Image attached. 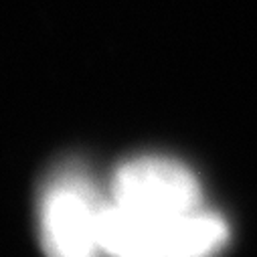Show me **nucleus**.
<instances>
[{"label":"nucleus","instance_id":"1","mask_svg":"<svg viewBox=\"0 0 257 257\" xmlns=\"http://www.w3.org/2000/svg\"><path fill=\"white\" fill-rule=\"evenodd\" d=\"M105 201L83 170L75 166L59 170L47 184L39 209L45 255L103 257L101 217Z\"/></svg>","mask_w":257,"mask_h":257},{"label":"nucleus","instance_id":"2","mask_svg":"<svg viewBox=\"0 0 257 257\" xmlns=\"http://www.w3.org/2000/svg\"><path fill=\"white\" fill-rule=\"evenodd\" d=\"M107 199L164 227L203 207L195 172L166 156H140L121 164Z\"/></svg>","mask_w":257,"mask_h":257},{"label":"nucleus","instance_id":"3","mask_svg":"<svg viewBox=\"0 0 257 257\" xmlns=\"http://www.w3.org/2000/svg\"><path fill=\"white\" fill-rule=\"evenodd\" d=\"M168 227L105 201L101 217V247L107 257H164Z\"/></svg>","mask_w":257,"mask_h":257},{"label":"nucleus","instance_id":"4","mask_svg":"<svg viewBox=\"0 0 257 257\" xmlns=\"http://www.w3.org/2000/svg\"><path fill=\"white\" fill-rule=\"evenodd\" d=\"M227 239L229 229L223 217L201 207L168 227L164 257H215Z\"/></svg>","mask_w":257,"mask_h":257}]
</instances>
